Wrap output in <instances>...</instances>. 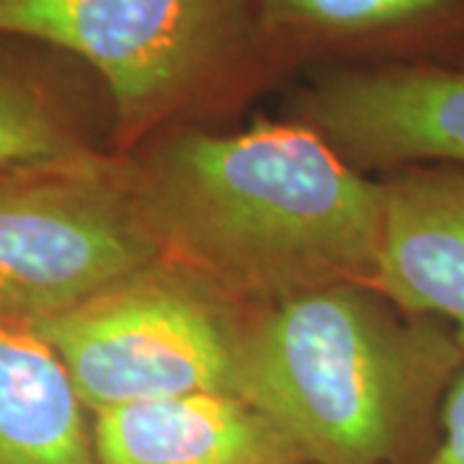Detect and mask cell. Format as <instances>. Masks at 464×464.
I'll use <instances>...</instances> for the list:
<instances>
[{
    "label": "cell",
    "mask_w": 464,
    "mask_h": 464,
    "mask_svg": "<svg viewBox=\"0 0 464 464\" xmlns=\"http://www.w3.org/2000/svg\"><path fill=\"white\" fill-rule=\"evenodd\" d=\"M121 183L163 261L219 297L374 286L382 186L310 127L170 134Z\"/></svg>",
    "instance_id": "cell-1"
},
{
    "label": "cell",
    "mask_w": 464,
    "mask_h": 464,
    "mask_svg": "<svg viewBox=\"0 0 464 464\" xmlns=\"http://www.w3.org/2000/svg\"><path fill=\"white\" fill-rule=\"evenodd\" d=\"M449 325L369 284L276 302L243 331L237 398L313 464L398 459L462 372Z\"/></svg>",
    "instance_id": "cell-2"
},
{
    "label": "cell",
    "mask_w": 464,
    "mask_h": 464,
    "mask_svg": "<svg viewBox=\"0 0 464 464\" xmlns=\"http://www.w3.org/2000/svg\"><path fill=\"white\" fill-rule=\"evenodd\" d=\"M0 36L93 67L124 134H140L227 83L258 42L256 0H0Z\"/></svg>",
    "instance_id": "cell-3"
},
{
    "label": "cell",
    "mask_w": 464,
    "mask_h": 464,
    "mask_svg": "<svg viewBox=\"0 0 464 464\" xmlns=\"http://www.w3.org/2000/svg\"><path fill=\"white\" fill-rule=\"evenodd\" d=\"M21 331L54 351L93 413L199 392L237 398L246 325L166 261Z\"/></svg>",
    "instance_id": "cell-4"
},
{
    "label": "cell",
    "mask_w": 464,
    "mask_h": 464,
    "mask_svg": "<svg viewBox=\"0 0 464 464\" xmlns=\"http://www.w3.org/2000/svg\"><path fill=\"white\" fill-rule=\"evenodd\" d=\"M114 168L0 181V325L63 315L160 264Z\"/></svg>",
    "instance_id": "cell-5"
},
{
    "label": "cell",
    "mask_w": 464,
    "mask_h": 464,
    "mask_svg": "<svg viewBox=\"0 0 464 464\" xmlns=\"http://www.w3.org/2000/svg\"><path fill=\"white\" fill-rule=\"evenodd\" d=\"M310 130L348 166L464 163V70L384 63L325 75L304 93Z\"/></svg>",
    "instance_id": "cell-6"
},
{
    "label": "cell",
    "mask_w": 464,
    "mask_h": 464,
    "mask_svg": "<svg viewBox=\"0 0 464 464\" xmlns=\"http://www.w3.org/2000/svg\"><path fill=\"white\" fill-rule=\"evenodd\" d=\"M382 186L374 289L449 323L464 351V170H405Z\"/></svg>",
    "instance_id": "cell-7"
},
{
    "label": "cell",
    "mask_w": 464,
    "mask_h": 464,
    "mask_svg": "<svg viewBox=\"0 0 464 464\" xmlns=\"http://www.w3.org/2000/svg\"><path fill=\"white\" fill-rule=\"evenodd\" d=\"M99 464H307L266 415L232 395L145 400L96 413Z\"/></svg>",
    "instance_id": "cell-8"
},
{
    "label": "cell",
    "mask_w": 464,
    "mask_h": 464,
    "mask_svg": "<svg viewBox=\"0 0 464 464\" xmlns=\"http://www.w3.org/2000/svg\"><path fill=\"white\" fill-rule=\"evenodd\" d=\"M0 464H99L63 362L21 328L0 325Z\"/></svg>",
    "instance_id": "cell-9"
},
{
    "label": "cell",
    "mask_w": 464,
    "mask_h": 464,
    "mask_svg": "<svg viewBox=\"0 0 464 464\" xmlns=\"http://www.w3.org/2000/svg\"><path fill=\"white\" fill-rule=\"evenodd\" d=\"M256 24L286 47L405 44L464 32V0H256Z\"/></svg>",
    "instance_id": "cell-10"
},
{
    "label": "cell",
    "mask_w": 464,
    "mask_h": 464,
    "mask_svg": "<svg viewBox=\"0 0 464 464\" xmlns=\"http://www.w3.org/2000/svg\"><path fill=\"white\" fill-rule=\"evenodd\" d=\"M111 166L85 145L50 96L0 70V181Z\"/></svg>",
    "instance_id": "cell-11"
},
{
    "label": "cell",
    "mask_w": 464,
    "mask_h": 464,
    "mask_svg": "<svg viewBox=\"0 0 464 464\" xmlns=\"http://www.w3.org/2000/svg\"><path fill=\"white\" fill-rule=\"evenodd\" d=\"M441 439L426 464H464V369L441 400Z\"/></svg>",
    "instance_id": "cell-12"
}]
</instances>
